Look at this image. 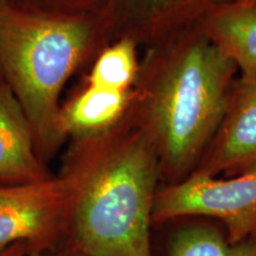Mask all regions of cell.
<instances>
[{"instance_id":"6da1fadb","label":"cell","mask_w":256,"mask_h":256,"mask_svg":"<svg viewBox=\"0 0 256 256\" xmlns=\"http://www.w3.org/2000/svg\"><path fill=\"white\" fill-rule=\"evenodd\" d=\"M76 198L66 244L90 256H153L159 158L145 132L87 150L68 170Z\"/></svg>"},{"instance_id":"7a4b0ae2","label":"cell","mask_w":256,"mask_h":256,"mask_svg":"<svg viewBox=\"0 0 256 256\" xmlns=\"http://www.w3.org/2000/svg\"><path fill=\"white\" fill-rule=\"evenodd\" d=\"M176 48L148 102L160 176L176 184L196 171L228 110L238 66L203 32Z\"/></svg>"},{"instance_id":"3957f363","label":"cell","mask_w":256,"mask_h":256,"mask_svg":"<svg viewBox=\"0 0 256 256\" xmlns=\"http://www.w3.org/2000/svg\"><path fill=\"white\" fill-rule=\"evenodd\" d=\"M90 37L84 17L0 10V64L28 124L46 142L57 124V102Z\"/></svg>"},{"instance_id":"277c9868","label":"cell","mask_w":256,"mask_h":256,"mask_svg":"<svg viewBox=\"0 0 256 256\" xmlns=\"http://www.w3.org/2000/svg\"><path fill=\"white\" fill-rule=\"evenodd\" d=\"M76 179L66 171L37 183L0 185V250L23 242L28 256H42L66 244Z\"/></svg>"},{"instance_id":"5b68a950","label":"cell","mask_w":256,"mask_h":256,"mask_svg":"<svg viewBox=\"0 0 256 256\" xmlns=\"http://www.w3.org/2000/svg\"><path fill=\"white\" fill-rule=\"evenodd\" d=\"M185 216L218 220L232 242L247 238L256 232V170L226 178L194 172L179 183L159 188L153 228Z\"/></svg>"},{"instance_id":"8992f818","label":"cell","mask_w":256,"mask_h":256,"mask_svg":"<svg viewBox=\"0 0 256 256\" xmlns=\"http://www.w3.org/2000/svg\"><path fill=\"white\" fill-rule=\"evenodd\" d=\"M256 170V76H242L218 132L196 168L211 177Z\"/></svg>"},{"instance_id":"52a82bcc","label":"cell","mask_w":256,"mask_h":256,"mask_svg":"<svg viewBox=\"0 0 256 256\" xmlns=\"http://www.w3.org/2000/svg\"><path fill=\"white\" fill-rule=\"evenodd\" d=\"M153 256H256V232L232 242L224 226L203 216H185L153 228Z\"/></svg>"},{"instance_id":"ba28073f","label":"cell","mask_w":256,"mask_h":256,"mask_svg":"<svg viewBox=\"0 0 256 256\" xmlns=\"http://www.w3.org/2000/svg\"><path fill=\"white\" fill-rule=\"evenodd\" d=\"M51 178L34 152L23 108L0 82V185L37 183Z\"/></svg>"},{"instance_id":"9c48e42d","label":"cell","mask_w":256,"mask_h":256,"mask_svg":"<svg viewBox=\"0 0 256 256\" xmlns=\"http://www.w3.org/2000/svg\"><path fill=\"white\" fill-rule=\"evenodd\" d=\"M197 24L241 69L242 76H256V2L234 0L211 11Z\"/></svg>"},{"instance_id":"30bf717a","label":"cell","mask_w":256,"mask_h":256,"mask_svg":"<svg viewBox=\"0 0 256 256\" xmlns=\"http://www.w3.org/2000/svg\"><path fill=\"white\" fill-rule=\"evenodd\" d=\"M234 0H108L119 17L147 23L156 28H176L198 23L211 11Z\"/></svg>"},{"instance_id":"8fae6325","label":"cell","mask_w":256,"mask_h":256,"mask_svg":"<svg viewBox=\"0 0 256 256\" xmlns=\"http://www.w3.org/2000/svg\"><path fill=\"white\" fill-rule=\"evenodd\" d=\"M124 106V92L90 86L69 106L60 121L64 127L74 130H102L120 116Z\"/></svg>"},{"instance_id":"7c38bea8","label":"cell","mask_w":256,"mask_h":256,"mask_svg":"<svg viewBox=\"0 0 256 256\" xmlns=\"http://www.w3.org/2000/svg\"><path fill=\"white\" fill-rule=\"evenodd\" d=\"M136 72V50L130 40H121L96 60L90 75L92 87L124 92Z\"/></svg>"},{"instance_id":"4fadbf2b","label":"cell","mask_w":256,"mask_h":256,"mask_svg":"<svg viewBox=\"0 0 256 256\" xmlns=\"http://www.w3.org/2000/svg\"><path fill=\"white\" fill-rule=\"evenodd\" d=\"M0 256H28V248L23 242L14 243L0 250Z\"/></svg>"},{"instance_id":"5bb4252c","label":"cell","mask_w":256,"mask_h":256,"mask_svg":"<svg viewBox=\"0 0 256 256\" xmlns=\"http://www.w3.org/2000/svg\"><path fill=\"white\" fill-rule=\"evenodd\" d=\"M42 256H90V255L86 254V252L78 250V249L74 247H70L68 244H64L58 249H56V250L50 252H48V254L42 255Z\"/></svg>"},{"instance_id":"9a60e30c","label":"cell","mask_w":256,"mask_h":256,"mask_svg":"<svg viewBox=\"0 0 256 256\" xmlns=\"http://www.w3.org/2000/svg\"><path fill=\"white\" fill-rule=\"evenodd\" d=\"M10 4H8V0H0V10H2V8H8Z\"/></svg>"},{"instance_id":"2e32d148","label":"cell","mask_w":256,"mask_h":256,"mask_svg":"<svg viewBox=\"0 0 256 256\" xmlns=\"http://www.w3.org/2000/svg\"><path fill=\"white\" fill-rule=\"evenodd\" d=\"M76 2H84V4H87V2H94V0H76Z\"/></svg>"},{"instance_id":"e0dca14e","label":"cell","mask_w":256,"mask_h":256,"mask_svg":"<svg viewBox=\"0 0 256 256\" xmlns=\"http://www.w3.org/2000/svg\"><path fill=\"white\" fill-rule=\"evenodd\" d=\"M249 2H256V0H249Z\"/></svg>"}]
</instances>
